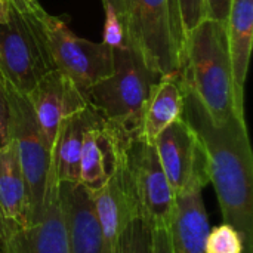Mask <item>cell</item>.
I'll use <instances>...</instances> for the list:
<instances>
[{"label": "cell", "instance_id": "cell-11", "mask_svg": "<svg viewBox=\"0 0 253 253\" xmlns=\"http://www.w3.org/2000/svg\"><path fill=\"white\" fill-rule=\"evenodd\" d=\"M129 139L105 120L86 130L80 156V184L87 191L102 188L117 173Z\"/></svg>", "mask_w": 253, "mask_h": 253}, {"label": "cell", "instance_id": "cell-22", "mask_svg": "<svg viewBox=\"0 0 253 253\" xmlns=\"http://www.w3.org/2000/svg\"><path fill=\"white\" fill-rule=\"evenodd\" d=\"M10 114H9V102L3 87V82L0 77V147L10 142Z\"/></svg>", "mask_w": 253, "mask_h": 253}, {"label": "cell", "instance_id": "cell-27", "mask_svg": "<svg viewBox=\"0 0 253 253\" xmlns=\"http://www.w3.org/2000/svg\"><path fill=\"white\" fill-rule=\"evenodd\" d=\"M7 19V3L6 0H0V24L6 22Z\"/></svg>", "mask_w": 253, "mask_h": 253}, {"label": "cell", "instance_id": "cell-19", "mask_svg": "<svg viewBox=\"0 0 253 253\" xmlns=\"http://www.w3.org/2000/svg\"><path fill=\"white\" fill-rule=\"evenodd\" d=\"M184 92L181 74L163 76L154 87L142 117V136L154 142V139L173 122L182 119Z\"/></svg>", "mask_w": 253, "mask_h": 253}, {"label": "cell", "instance_id": "cell-18", "mask_svg": "<svg viewBox=\"0 0 253 253\" xmlns=\"http://www.w3.org/2000/svg\"><path fill=\"white\" fill-rule=\"evenodd\" d=\"M0 213L19 228L30 225L28 194L13 141L0 147Z\"/></svg>", "mask_w": 253, "mask_h": 253}, {"label": "cell", "instance_id": "cell-8", "mask_svg": "<svg viewBox=\"0 0 253 253\" xmlns=\"http://www.w3.org/2000/svg\"><path fill=\"white\" fill-rule=\"evenodd\" d=\"M43 27L55 70L67 76L82 93L113 73V49L105 42L77 37L61 18L47 12L43 15Z\"/></svg>", "mask_w": 253, "mask_h": 253}, {"label": "cell", "instance_id": "cell-16", "mask_svg": "<svg viewBox=\"0 0 253 253\" xmlns=\"http://www.w3.org/2000/svg\"><path fill=\"white\" fill-rule=\"evenodd\" d=\"M203 184H194L176 197L169 236L173 253H206L205 245L211 230L203 202Z\"/></svg>", "mask_w": 253, "mask_h": 253}, {"label": "cell", "instance_id": "cell-25", "mask_svg": "<svg viewBox=\"0 0 253 253\" xmlns=\"http://www.w3.org/2000/svg\"><path fill=\"white\" fill-rule=\"evenodd\" d=\"M233 0H206L208 3V18L227 21L231 9Z\"/></svg>", "mask_w": 253, "mask_h": 253}, {"label": "cell", "instance_id": "cell-3", "mask_svg": "<svg viewBox=\"0 0 253 253\" xmlns=\"http://www.w3.org/2000/svg\"><path fill=\"white\" fill-rule=\"evenodd\" d=\"M113 73L83 92L86 102L126 136L142 133L145 105L163 77L130 44L111 46Z\"/></svg>", "mask_w": 253, "mask_h": 253}, {"label": "cell", "instance_id": "cell-1", "mask_svg": "<svg viewBox=\"0 0 253 253\" xmlns=\"http://www.w3.org/2000/svg\"><path fill=\"white\" fill-rule=\"evenodd\" d=\"M181 84L182 119L203 144L209 182L215 188L224 222L242 234L246 253H253V154L245 117L233 116L215 123L182 79Z\"/></svg>", "mask_w": 253, "mask_h": 253}, {"label": "cell", "instance_id": "cell-26", "mask_svg": "<svg viewBox=\"0 0 253 253\" xmlns=\"http://www.w3.org/2000/svg\"><path fill=\"white\" fill-rule=\"evenodd\" d=\"M102 4L105 10H111L116 15L126 37V0H102Z\"/></svg>", "mask_w": 253, "mask_h": 253}, {"label": "cell", "instance_id": "cell-21", "mask_svg": "<svg viewBox=\"0 0 253 253\" xmlns=\"http://www.w3.org/2000/svg\"><path fill=\"white\" fill-rule=\"evenodd\" d=\"M179 7V18L184 37L193 31L202 21L208 18L206 0H176Z\"/></svg>", "mask_w": 253, "mask_h": 253}, {"label": "cell", "instance_id": "cell-20", "mask_svg": "<svg viewBox=\"0 0 253 253\" xmlns=\"http://www.w3.org/2000/svg\"><path fill=\"white\" fill-rule=\"evenodd\" d=\"M205 249L206 253H246L242 234L227 222L209 230Z\"/></svg>", "mask_w": 253, "mask_h": 253}, {"label": "cell", "instance_id": "cell-2", "mask_svg": "<svg viewBox=\"0 0 253 253\" xmlns=\"http://www.w3.org/2000/svg\"><path fill=\"white\" fill-rule=\"evenodd\" d=\"M181 79L215 123L240 116L234 104L227 21L206 18L185 36Z\"/></svg>", "mask_w": 253, "mask_h": 253}, {"label": "cell", "instance_id": "cell-9", "mask_svg": "<svg viewBox=\"0 0 253 253\" xmlns=\"http://www.w3.org/2000/svg\"><path fill=\"white\" fill-rule=\"evenodd\" d=\"M125 163L145 224L150 230L169 228L176 197L165 175L156 145L142 135L130 138L125 150Z\"/></svg>", "mask_w": 253, "mask_h": 253}, {"label": "cell", "instance_id": "cell-12", "mask_svg": "<svg viewBox=\"0 0 253 253\" xmlns=\"http://www.w3.org/2000/svg\"><path fill=\"white\" fill-rule=\"evenodd\" d=\"M25 96L50 148L61 120L87 105L83 93L58 70L44 74Z\"/></svg>", "mask_w": 253, "mask_h": 253}, {"label": "cell", "instance_id": "cell-13", "mask_svg": "<svg viewBox=\"0 0 253 253\" xmlns=\"http://www.w3.org/2000/svg\"><path fill=\"white\" fill-rule=\"evenodd\" d=\"M59 200L70 253H104L101 225L90 193L82 184L59 182Z\"/></svg>", "mask_w": 253, "mask_h": 253}, {"label": "cell", "instance_id": "cell-24", "mask_svg": "<svg viewBox=\"0 0 253 253\" xmlns=\"http://www.w3.org/2000/svg\"><path fill=\"white\" fill-rule=\"evenodd\" d=\"M18 230L19 227L7 222L6 231L0 240V253H22L18 239Z\"/></svg>", "mask_w": 253, "mask_h": 253}, {"label": "cell", "instance_id": "cell-17", "mask_svg": "<svg viewBox=\"0 0 253 253\" xmlns=\"http://www.w3.org/2000/svg\"><path fill=\"white\" fill-rule=\"evenodd\" d=\"M228 50L234 83V104L245 116V83L249 70L253 39V0H233L227 19Z\"/></svg>", "mask_w": 253, "mask_h": 253}, {"label": "cell", "instance_id": "cell-6", "mask_svg": "<svg viewBox=\"0 0 253 253\" xmlns=\"http://www.w3.org/2000/svg\"><path fill=\"white\" fill-rule=\"evenodd\" d=\"M90 196L101 225L104 253H150L151 230L136 202L125 156L117 173Z\"/></svg>", "mask_w": 253, "mask_h": 253}, {"label": "cell", "instance_id": "cell-10", "mask_svg": "<svg viewBox=\"0 0 253 253\" xmlns=\"http://www.w3.org/2000/svg\"><path fill=\"white\" fill-rule=\"evenodd\" d=\"M153 144L175 197L194 184H209L203 144L184 119L169 125Z\"/></svg>", "mask_w": 253, "mask_h": 253}, {"label": "cell", "instance_id": "cell-15", "mask_svg": "<svg viewBox=\"0 0 253 253\" xmlns=\"http://www.w3.org/2000/svg\"><path fill=\"white\" fill-rule=\"evenodd\" d=\"M22 253H70L59 200V182L49 175L40 216L27 228L18 230Z\"/></svg>", "mask_w": 253, "mask_h": 253}, {"label": "cell", "instance_id": "cell-7", "mask_svg": "<svg viewBox=\"0 0 253 253\" xmlns=\"http://www.w3.org/2000/svg\"><path fill=\"white\" fill-rule=\"evenodd\" d=\"M1 82L9 102L10 139L16 147L21 170L27 187L31 225L39 219L42 212L44 193L50 175L52 148L39 126L28 98L16 90L3 77Z\"/></svg>", "mask_w": 253, "mask_h": 253}, {"label": "cell", "instance_id": "cell-14", "mask_svg": "<svg viewBox=\"0 0 253 253\" xmlns=\"http://www.w3.org/2000/svg\"><path fill=\"white\" fill-rule=\"evenodd\" d=\"M101 120L104 117L89 104L61 120L52 145L50 162V172L58 182L80 184L83 136L89 127Z\"/></svg>", "mask_w": 253, "mask_h": 253}, {"label": "cell", "instance_id": "cell-23", "mask_svg": "<svg viewBox=\"0 0 253 253\" xmlns=\"http://www.w3.org/2000/svg\"><path fill=\"white\" fill-rule=\"evenodd\" d=\"M150 253H173L169 228L157 227L151 230V246Z\"/></svg>", "mask_w": 253, "mask_h": 253}, {"label": "cell", "instance_id": "cell-28", "mask_svg": "<svg viewBox=\"0 0 253 253\" xmlns=\"http://www.w3.org/2000/svg\"><path fill=\"white\" fill-rule=\"evenodd\" d=\"M6 227H7V221L3 218V215L0 213V240H1V237H3V234H4V231H6Z\"/></svg>", "mask_w": 253, "mask_h": 253}, {"label": "cell", "instance_id": "cell-4", "mask_svg": "<svg viewBox=\"0 0 253 253\" xmlns=\"http://www.w3.org/2000/svg\"><path fill=\"white\" fill-rule=\"evenodd\" d=\"M126 44L162 76L181 73L185 37L176 0H126Z\"/></svg>", "mask_w": 253, "mask_h": 253}, {"label": "cell", "instance_id": "cell-5", "mask_svg": "<svg viewBox=\"0 0 253 253\" xmlns=\"http://www.w3.org/2000/svg\"><path fill=\"white\" fill-rule=\"evenodd\" d=\"M7 19L0 24V76L27 95L36 83L55 70L43 27L44 9H16L7 1Z\"/></svg>", "mask_w": 253, "mask_h": 253}]
</instances>
